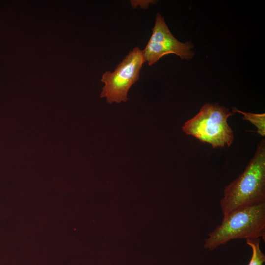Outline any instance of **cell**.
<instances>
[{
  "label": "cell",
  "mask_w": 265,
  "mask_h": 265,
  "mask_svg": "<svg viewBox=\"0 0 265 265\" xmlns=\"http://www.w3.org/2000/svg\"><path fill=\"white\" fill-rule=\"evenodd\" d=\"M265 202V140L258 144L244 170L224 189L223 217L240 207Z\"/></svg>",
  "instance_id": "obj_1"
},
{
  "label": "cell",
  "mask_w": 265,
  "mask_h": 265,
  "mask_svg": "<svg viewBox=\"0 0 265 265\" xmlns=\"http://www.w3.org/2000/svg\"><path fill=\"white\" fill-rule=\"evenodd\" d=\"M258 238L265 241V202L239 208L223 217L208 234L204 248L212 251L232 240Z\"/></svg>",
  "instance_id": "obj_2"
},
{
  "label": "cell",
  "mask_w": 265,
  "mask_h": 265,
  "mask_svg": "<svg viewBox=\"0 0 265 265\" xmlns=\"http://www.w3.org/2000/svg\"><path fill=\"white\" fill-rule=\"evenodd\" d=\"M233 114L217 103H206L195 116L184 124L182 130L187 135L210 144L213 148L230 147L234 134L227 119Z\"/></svg>",
  "instance_id": "obj_3"
},
{
  "label": "cell",
  "mask_w": 265,
  "mask_h": 265,
  "mask_svg": "<svg viewBox=\"0 0 265 265\" xmlns=\"http://www.w3.org/2000/svg\"><path fill=\"white\" fill-rule=\"evenodd\" d=\"M146 62L142 50L137 47L130 51L113 72L106 71L102 76L104 83L101 93V98L106 101L126 102L130 88L138 81L143 64Z\"/></svg>",
  "instance_id": "obj_4"
},
{
  "label": "cell",
  "mask_w": 265,
  "mask_h": 265,
  "mask_svg": "<svg viewBox=\"0 0 265 265\" xmlns=\"http://www.w3.org/2000/svg\"><path fill=\"white\" fill-rule=\"evenodd\" d=\"M193 47L190 41H178L170 32L164 18L157 13L151 36L142 52L146 62L151 66L169 54H174L182 59H191L194 55L191 50Z\"/></svg>",
  "instance_id": "obj_5"
},
{
  "label": "cell",
  "mask_w": 265,
  "mask_h": 265,
  "mask_svg": "<svg viewBox=\"0 0 265 265\" xmlns=\"http://www.w3.org/2000/svg\"><path fill=\"white\" fill-rule=\"evenodd\" d=\"M233 113L237 112L243 115L242 119L247 120L253 124L257 129L256 133L264 137L265 136V113H253L245 112L238 109L237 108H232Z\"/></svg>",
  "instance_id": "obj_6"
},
{
  "label": "cell",
  "mask_w": 265,
  "mask_h": 265,
  "mask_svg": "<svg viewBox=\"0 0 265 265\" xmlns=\"http://www.w3.org/2000/svg\"><path fill=\"white\" fill-rule=\"evenodd\" d=\"M261 239H246V244L252 250V255L248 265H263L265 255L262 251L260 244Z\"/></svg>",
  "instance_id": "obj_7"
},
{
  "label": "cell",
  "mask_w": 265,
  "mask_h": 265,
  "mask_svg": "<svg viewBox=\"0 0 265 265\" xmlns=\"http://www.w3.org/2000/svg\"><path fill=\"white\" fill-rule=\"evenodd\" d=\"M154 0H131V5L132 7L140 6L142 8H147L149 5L154 3Z\"/></svg>",
  "instance_id": "obj_8"
}]
</instances>
